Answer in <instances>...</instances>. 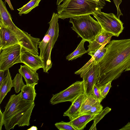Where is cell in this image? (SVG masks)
<instances>
[{"label": "cell", "mask_w": 130, "mask_h": 130, "mask_svg": "<svg viewBox=\"0 0 130 130\" xmlns=\"http://www.w3.org/2000/svg\"><path fill=\"white\" fill-rule=\"evenodd\" d=\"M58 19L57 13L54 12L51 19L48 23L50 26L47 32L50 35V38L47 51L42 60L44 63V67L43 68V71L45 73H47L52 66L51 53L52 50L59 36Z\"/></svg>", "instance_id": "obj_6"}, {"label": "cell", "mask_w": 130, "mask_h": 130, "mask_svg": "<svg viewBox=\"0 0 130 130\" xmlns=\"http://www.w3.org/2000/svg\"><path fill=\"white\" fill-rule=\"evenodd\" d=\"M69 22L72 24L71 28L77 34L78 37H80L89 43L92 42L102 31L99 22L89 14L71 18Z\"/></svg>", "instance_id": "obj_4"}, {"label": "cell", "mask_w": 130, "mask_h": 130, "mask_svg": "<svg viewBox=\"0 0 130 130\" xmlns=\"http://www.w3.org/2000/svg\"><path fill=\"white\" fill-rule=\"evenodd\" d=\"M86 41L82 39L76 49L66 57V59L69 61H72L81 57L83 54L88 53V51L85 50L84 47V43Z\"/></svg>", "instance_id": "obj_19"}, {"label": "cell", "mask_w": 130, "mask_h": 130, "mask_svg": "<svg viewBox=\"0 0 130 130\" xmlns=\"http://www.w3.org/2000/svg\"><path fill=\"white\" fill-rule=\"evenodd\" d=\"M92 94L100 103L104 99L102 96L99 87L96 84H95L93 87Z\"/></svg>", "instance_id": "obj_27"}, {"label": "cell", "mask_w": 130, "mask_h": 130, "mask_svg": "<svg viewBox=\"0 0 130 130\" xmlns=\"http://www.w3.org/2000/svg\"><path fill=\"white\" fill-rule=\"evenodd\" d=\"M114 35L110 33L102 30L101 33L92 42L89 43L87 50L88 54L91 57L98 50L105 42L110 40L111 37Z\"/></svg>", "instance_id": "obj_12"}, {"label": "cell", "mask_w": 130, "mask_h": 130, "mask_svg": "<svg viewBox=\"0 0 130 130\" xmlns=\"http://www.w3.org/2000/svg\"><path fill=\"white\" fill-rule=\"evenodd\" d=\"M41 1L30 0L22 7L17 9V10L19 11V15L21 16L22 14L29 13L32 9L39 5V4Z\"/></svg>", "instance_id": "obj_20"}, {"label": "cell", "mask_w": 130, "mask_h": 130, "mask_svg": "<svg viewBox=\"0 0 130 130\" xmlns=\"http://www.w3.org/2000/svg\"><path fill=\"white\" fill-rule=\"evenodd\" d=\"M130 71V65L124 71Z\"/></svg>", "instance_id": "obj_35"}, {"label": "cell", "mask_w": 130, "mask_h": 130, "mask_svg": "<svg viewBox=\"0 0 130 130\" xmlns=\"http://www.w3.org/2000/svg\"><path fill=\"white\" fill-rule=\"evenodd\" d=\"M56 127L59 130H75L74 127L68 122L61 121L55 124Z\"/></svg>", "instance_id": "obj_25"}, {"label": "cell", "mask_w": 130, "mask_h": 130, "mask_svg": "<svg viewBox=\"0 0 130 130\" xmlns=\"http://www.w3.org/2000/svg\"><path fill=\"white\" fill-rule=\"evenodd\" d=\"M21 59V63L36 71L43 68V62L40 56L35 55L22 48Z\"/></svg>", "instance_id": "obj_11"}, {"label": "cell", "mask_w": 130, "mask_h": 130, "mask_svg": "<svg viewBox=\"0 0 130 130\" xmlns=\"http://www.w3.org/2000/svg\"><path fill=\"white\" fill-rule=\"evenodd\" d=\"M98 64L92 63L80 75L83 79L86 95L92 94L93 87L97 83Z\"/></svg>", "instance_id": "obj_9"}, {"label": "cell", "mask_w": 130, "mask_h": 130, "mask_svg": "<svg viewBox=\"0 0 130 130\" xmlns=\"http://www.w3.org/2000/svg\"><path fill=\"white\" fill-rule=\"evenodd\" d=\"M111 81L108 82L100 86H98L99 88L102 96L104 98H105L110 89L112 86L111 85Z\"/></svg>", "instance_id": "obj_26"}, {"label": "cell", "mask_w": 130, "mask_h": 130, "mask_svg": "<svg viewBox=\"0 0 130 130\" xmlns=\"http://www.w3.org/2000/svg\"><path fill=\"white\" fill-rule=\"evenodd\" d=\"M65 0H57L56 4L57 5H58L60 4L61 3L63 2Z\"/></svg>", "instance_id": "obj_34"}, {"label": "cell", "mask_w": 130, "mask_h": 130, "mask_svg": "<svg viewBox=\"0 0 130 130\" xmlns=\"http://www.w3.org/2000/svg\"><path fill=\"white\" fill-rule=\"evenodd\" d=\"M22 47L19 44L3 49L0 54V70H7L14 64L21 63Z\"/></svg>", "instance_id": "obj_8"}, {"label": "cell", "mask_w": 130, "mask_h": 130, "mask_svg": "<svg viewBox=\"0 0 130 130\" xmlns=\"http://www.w3.org/2000/svg\"><path fill=\"white\" fill-rule=\"evenodd\" d=\"M4 125L3 113L2 112L1 109L0 110V130H1L2 126Z\"/></svg>", "instance_id": "obj_30"}, {"label": "cell", "mask_w": 130, "mask_h": 130, "mask_svg": "<svg viewBox=\"0 0 130 130\" xmlns=\"http://www.w3.org/2000/svg\"><path fill=\"white\" fill-rule=\"evenodd\" d=\"M17 44L20 43L13 32L8 26L0 23V52Z\"/></svg>", "instance_id": "obj_10"}, {"label": "cell", "mask_w": 130, "mask_h": 130, "mask_svg": "<svg viewBox=\"0 0 130 130\" xmlns=\"http://www.w3.org/2000/svg\"><path fill=\"white\" fill-rule=\"evenodd\" d=\"M37 129L38 128L36 126H33L28 129L27 130H37Z\"/></svg>", "instance_id": "obj_33"}, {"label": "cell", "mask_w": 130, "mask_h": 130, "mask_svg": "<svg viewBox=\"0 0 130 130\" xmlns=\"http://www.w3.org/2000/svg\"><path fill=\"white\" fill-rule=\"evenodd\" d=\"M92 0L95 1L97 2H99L101 0Z\"/></svg>", "instance_id": "obj_36"}, {"label": "cell", "mask_w": 130, "mask_h": 130, "mask_svg": "<svg viewBox=\"0 0 130 130\" xmlns=\"http://www.w3.org/2000/svg\"><path fill=\"white\" fill-rule=\"evenodd\" d=\"M111 109L108 107H106L99 114L97 115L93 119V123L89 130H96V125L106 115L110 112Z\"/></svg>", "instance_id": "obj_23"}, {"label": "cell", "mask_w": 130, "mask_h": 130, "mask_svg": "<svg viewBox=\"0 0 130 130\" xmlns=\"http://www.w3.org/2000/svg\"><path fill=\"white\" fill-rule=\"evenodd\" d=\"M34 102L23 99L20 92L17 95L11 96L3 112L4 125L6 130L14 128L16 125L19 126H28Z\"/></svg>", "instance_id": "obj_2"}, {"label": "cell", "mask_w": 130, "mask_h": 130, "mask_svg": "<svg viewBox=\"0 0 130 130\" xmlns=\"http://www.w3.org/2000/svg\"><path fill=\"white\" fill-rule=\"evenodd\" d=\"M7 2L11 10H14V9L12 5L10 0H5V2Z\"/></svg>", "instance_id": "obj_32"}, {"label": "cell", "mask_w": 130, "mask_h": 130, "mask_svg": "<svg viewBox=\"0 0 130 130\" xmlns=\"http://www.w3.org/2000/svg\"><path fill=\"white\" fill-rule=\"evenodd\" d=\"M97 115H83L79 116L68 122L75 130H83L86 127L87 124L90 121L93 120Z\"/></svg>", "instance_id": "obj_15"}, {"label": "cell", "mask_w": 130, "mask_h": 130, "mask_svg": "<svg viewBox=\"0 0 130 130\" xmlns=\"http://www.w3.org/2000/svg\"><path fill=\"white\" fill-rule=\"evenodd\" d=\"M103 108V107L101 104V103L99 102L97 104L93 106L89 111L83 115H98L102 111Z\"/></svg>", "instance_id": "obj_24"}, {"label": "cell", "mask_w": 130, "mask_h": 130, "mask_svg": "<svg viewBox=\"0 0 130 130\" xmlns=\"http://www.w3.org/2000/svg\"><path fill=\"white\" fill-rule=\"evenodd\" d=\"M104 0L97 2L92 0H65L58 5L59 18L62 19L87 14L93 15L101 11L105 6Z\"/></svg>", "instance_id": "obj_3"}, {"label": "cell", "mask_w": 130, "mask_h": 130, "mask_svg": "<svg viewBox=\"0 0 130 130\" xmlns=\"http://www.w3.org/2000/svg\"><path fill=\"white\" fill-rule=\"evenodd\" d=\"M86 96L85 93L79 95L72 102L69 108L64 112L63 116L68 117L70 121L78 116L80 108Z\"/></svg>", "instance_id": "obj_13"}, {"label": "cell", "mask_w": 130, "mask_h": 130, "mask_svg": "<svg viewBox=\"0 0 130 130\" xmlns=\"http://www.w3.org/2000/svg\"><path fill=\"white\" fill-rule=\"evenodd\" d=\"M84 93L83 81H77L65 90L53 94L50 102L53 105L67 101L72 103L79 95Z\"/></svg>", "instance_id": "obj_7"}, {"label": "cell", "mask_w": 130, "mask_h": 130, "mask_svg": "<svg viewBox=\"0 0 130 130\" xmlns=\"http://www.w3.org/2000/svg\"><path fill=\"white\" fill-rule=\"evenodd\" d=\"M50 38V35L47 32L42 41L39 43L38 47L40 50L39 56L42 60L47 51Z\"/></svg>", "instance_id": "obj_21"}, {"label": "cell", "mask_w": 130, "mask_h": 130, "mask_svg": "<svg viewBox=\"0 0 130 130\" xmlns=\"http://www.w3.org/2000/svg\"><path fill=\"white\" fill-rule=\"evenodd\" d=\"M120 130H130V122H128L126 125Z\"/></svg>", "instance_id": "obj_31"}, {"label": "cell", "mask_w": 130, "mask_h": 130, "mask_svg": "<svg viewBox=\"0 0 130 130\" xmlns=\"http://www.w3.org/2000/svg\"><path fill=\"white\" fill-rule=\"evenodd\" d=\"M35 84H26L21 90L20 96L24 100L26 101L34 102L37 94L35 89Z\"/></svg>", "instance_id": "obj_16"}, {"label": "cell", "mask_w": 130, "mask_h": 130, "mask_svg": "<svg viewBox=\"0 0 130 130\" xmlns=\"http://www.w3.org/2000/svg\"><path fill=\"white\" fill-rule=\"evenodd\" d=\"M103 0L107 1L109 2H111V1H110V0Z\"/></svg>", "instance_id": "obj_37"}, {"label": "cell", "mask_w": 130, "mask_h": 130, "mask_svg": "<svg viewBox=\"0 0 130 130\" xmlns=\"http://www.w3.org/2000/svg\"><path fill=\"white\" fill-rule=\"evenodd\" d=\"M8 70L5 71L0 70V86L7 77Z\"/></svg>", "instance_id": "obj_29"}, {"label": "cell", "mask_w": 130, "mask_h": 130, "mask_svg": "<svg viewBox=\"0 0 130 130\" xmlns=\"http://www.w3.org/2000/svg\"><path fill=\"white\" fill-rule=\"evenodd\" d=\"M12 87V80L8 69L7 77L0 86V104L7 93L10 91Z\"/></svg>", "instance_id": "obj_17"}, {"label": "cell", "mask_w": 130, "mask_h": 130, "mask_svg": "<svg viewBox=\"0 0 130 130\" xmlns=\"http://www.w3.org/2000/svg\"><path fill=\"white\" fill-rule=\"evenodd\" d=\"M99 22L104 30L118 37L124 27L123 23L114 14L107 13L99 11L93 15Z\"/></svg>", "instance_id": "obj_5"}, {"label": "cell", "mask_w": 130, "mask_h": 130, "mask_svg": "<svg viewBox=\"0 0 130 130\" xmlns=\"http://www.w3.org/2000/svg\"><path fill=\"white\" fill-rule=\"evenodd\" d=\"M19 73L21 74L26 82V84H38L39 80L38 74L37 71L34 70L27 65H21L19 69Z\"/></svg>", "instance_id": "obj_14"}, {"label": "cell", "mask_w": 130, "mask_h": 130, "mask_svg": "<svg viewBox=\"0 0 130 130\" xmlns=\"http://www.w3.org/2000/svg\"><path fill=\"white\" fill-rule=\"evenodd\" d=\"M113 1L117 9V16L120 19V17L121 15H123L119 7V5L122 2V0H113Z\"/></svg>", "instance_id": "obj_28"}, {"label": "cell", "mask_w": 130, "mask_h": 130, "mask_svg": "<svg viewBox=\"0 0 130 130\" xmlns=\"http://www.w3.org/2000/svg\"><path fill=\"white\" fill-rule=\"evenodd\" d=\"M106 52L98 64L100 86L118 78L130 65V39L110 41Z\"/></svg>", "instance_id": "obj_1"}, {"label": "cell", "mask_w": 130, "mask_h": 130, "mask_svg": "<svg viewBox=\"0 0 130 130\" xmlns=\"http://www.w3.org/2000/svg\"><path fill=\"white\" fill-rule=\"evenodd\" d=\"M99 102L92 94L86 95L80 108L79 116L89 111L93 106Z\"/></svg>", "instance_id": "obj_18"}, {"label": "cell", "mask_w": 130, "mask_h": 130, "mask_svg": "<svg viewBox=\"0 0 130 130\" xmlns=\"http://www.w3.org/2000/svg\"><path fill=\"white\" fill-rule=\"evenodd\" d=\"M25 85L23 82L22 75L20 73H17L12 80V87H14L16 93L19 92Z\"/></svg>", "instance_id": "obj_22"}]
</instances>
